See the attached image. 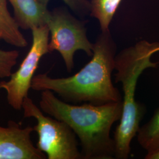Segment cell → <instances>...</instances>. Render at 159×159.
I'll return each instance as SVG.
<instances>
[{
	"label": "cell",
	"mask_w": 159,
	"mask_h": 159,
	"mask_svg": "<svg viewBox=\"0 0 159 159\" xmlns=\"http://www.w3.org/2000/svg\"><path fill=\"white\" fill-rule=\"evenodd\" d=\"M41 110L66 123L79 140L82 159H113L115 144L111 127L122 113V102L102 105L71 104L64 102L52 91H41Z\"/></svg>",
	"instance_id": "2"
},
{
	"label": "cell",
	"mask_w": 159,
	"mask_h": 159,
	"mask_svg": "<svg viewBox=\"0 0 159 159\" xmlns=\"http://www.w3.org/2000/svg\"><path fill=\"white\" fill-rule=\"evenodd\" d=\"M24 118H33L38 136L36 147L48 159H82L77 139L66 123L44 113L29 96L23 102Z\"/></svg>",
	"instance_id": "4"
},
{
	"label": "cell",
	"mask_w": 159,
	"mask_h": 159,
	"mask_svg": "<svg viewBox=\"0 0 159 159\" xmlns=\"http://www.w3.org/2000/svg\"><path fill=\"white\" fill-rule=\"evenodd\" d=\"M32 44L17 71L12 73L8 81H0V90L7 93L8 104L14 110L22 109L24 100L29 96L32 81L41 58L49 53V31L46 25L31 30Z\"/></svg>",
	"instance_id": "6"
},
{
	"label": "cell",
	"mask_w": 159,
	"mask_h": 159,
	"mask_svg": "<svg viewBox=\"0 0 159 159\" xmlns=\"http://www.w3.org/2000/svg\"><path fill=\"white\" fill-rule=\"evenodd\" d=\"M137 137L139 144L147 152L159 148V108L148 122L140 127Z\"/></svg>",
	"instance_id": "11"
},
{
	"label": "cell",
	"mask_w": 159,
	"mask_h": 159,
	"mask_svg": "<svg viewBox=\"0 0 159 159\" xmlns=\"http://www.w3.org/2000/svg\"><path fill=\"white\" fill-rule=\"evenodd\" d=\"M116 51L110 31H102L94 43L90 61L77 73L59 78H52L48 73L35 75L31 89L52 91L64 102L71 104L102 105L122 102L119 90L112 81Z\"/></svg>",
	"instance_id": "1"
},
{
	"label": "cell",
	"mask_w": 159,
	"mask_h": 159,
	"mask_svg": "<svg viewBox=\"0 0 159 159\" xmlns=\"http://www.w3.org/2000/svg\"><path fill=\"white\" fill-rule=\"evenodd\" d=\"M144 159H159V148L156 150L147 152Z\"/></svg>",
	"instance_id": "14"
},
{
	"label": "cell",
	"mask_w": 159,
	"mask_h": 159,
	"mask_svg": "<svg viewBox=\"0 0 159 159\" xmlns=\"http://www.w3.org/2000/svg\"><path fill=\"white\" fill-rule=\"evenodd\" d=\"M46 25L49 31V51L60 53L69 73L74 68L77 51H83L88 56H92L94 43L87 37L85 23L67 8L58 7L48 11Z\"/></svg>",
	"instance_id": "5"
},
{
	"label": "cell",
	"mask_w": 159,
	"mask_h": 159,
	"mask_svg": "<svg viewBox=\"0 0 159 159\" xmlns=\"http://www.w3.org/2000/svg\"><path fill=\"white\" fill-rule=\"evenodd\" d=\"M20 29L28 30L46 25L48 10L38 0H8Z\"/></svg>",
	"instance_id": "8"
},
{
	"label": "cell",
	"mask_w": 159,
	"mask_h": 159,
	"mask_svg": "<svg viewBox=\"0 0 159 159\" xmlns=\"http://www.w3.org/2000/svg\"><path fill=\"white\" fill-rule=\"evenodd\" d=\"M33 127H22L14 121L0 126V159H46L31 140Z\"/></svg>",
	"instance_id": "7"
},
{
	"label": "cell",
	"mask_w": 159,
	"mask_h": 159,
	"mask_svg": "<svg viewBox=\"0 0 159 159\" xmlns=\"http://www.w3.org/2000/svg\"><path fill=\"white\" fill-rule=\"evenodd\" d=\"M121 0H90L91 17L97 19L102 32L108 31Z\"/></svg>",
	"instance_id": "10"
},
{
	"label": "cell",
	"mask_w": 159,
	"mask_h": 159,
	"mask_svg": "<svg viewBox=\"0 0 159 159\" xmlns=\"http://www.w3.org/2000/svg\"><path fill=\"white\" fill-rule=\"evenodd\" d=\"M7 0H0V41L18 48H25L28 41L8 10Z\"/></svg>",
	"instance_id": "9"
},
{
	"label": "cell",
	"mask_w": 159,
	"mask_h": 159,
	"mask_svg": "<svg viewBox=\"0 0 159 159\" xmlns=\"http://www.w3.org/2000/svg\"><path fill=\"white\" fill-rule=\"evenodd\" d=\"M159 52V42L142 40L123 49L115 57V83L121 84L123 97L121 116L114 134V159L129 157L131 143L137 135L144 113V107L135 98L138 79L146 69L157 68L159 62H153L152 58Z\"/></svg>",
	"instance_id": "3"
},
{
	"label": "cell",
	"mask_w": 159,
	"mask_h": 159,
	"mask_svg": "<svg viewBox=\"0 0 159 159\" xmlns=\"http://www.w3.org/2000/svg\"><path fill=\"white\" fill-rule=\"evenodd\" d=\"M41 4L47 7L50 0H38ZM68 6L70 9L77 15L84 16L90 14V0H62Z\"/></svg>",
	"instance_id": "13"
},
{
	"label": "cell",
	"mask_w": 159,
	"mask_h": 159,
	"mask_svg": "<svg viewBox=\"0 0 159 159\" xmlns=\"http://www.w3.org/2000/svg\"><path fill=\"white\" fill-rule=\"evenodd\" d=\"M18 57L19 52L17 50L7 51L0 49V79L10 76Z\"/></svg>",
	"instance_id": "12"
}]
</instances>
